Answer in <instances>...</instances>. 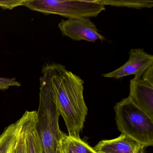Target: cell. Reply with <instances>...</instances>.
Masks as SVG:
<instances>
[{
	"label": "cell",
	"instance_id": "1",
	"mask_svg": "<svg viewBox=\"0 0 153 153\" xmlns=\"http://www.w3.org/2000/svg\"><path fill=\"white\" fill-rule=\"evenodd\" d=\"M42 72L65 122L68 135L80 137L88 111L83 94L84 81L59 63L47 64Z\"/></svg>",
	"mask_w": 153,
	"mask_h": 153
},
{
	"label": "cell",
	"instance_id": "2",
	"mask_svg": "<svg viewBox=\"0 0 153 153\" xmlns=\"http://www.w3.org/2000/svg\"><path fill=\"white\" fill-rule=\"evenodd\" d=\"M39 104L36 111V128L42 153H56L62 132L59 125L60 114L45 78H40Z\"/></svg>",
	"mask_w": 153,
	"mask_h": 153
},
{
	"label": "cell",
	"instance_id": "3",
	"mask_svg": "<svg viewBox=\"0 0 153 153\" xmlns=\"http://www.w3.org/2000/svg\"><path fill=\"white\" fill-rule=\"evenodd\" d=\"M117 128L143 145H153V119L140 109L128 97L116 103L114 107Z\"/></svg>",
	"mask_w": 153,
	"mask_h": 153
},
{
	"label": "cell",
	"instance_id": "4",
	"mask_svg": "<svg viewBox=\"0 0 153 153\" xmlns=\"http://www.w3.org/2000/svg\"><path fill=\"white\" fill-rule=\"evenodd\" d=\"M25 6L34 11L59 15L68 19L96 17L105 10L99 0H28Z\"/></svg>",
	"mask_w": 153,
	"mask_h": 153
},
{
	"label": "cell",
	"instance_id": "5",
	"mask_svg": "<svg viewBox=\"0 0 153 153\" xmlns=\"http://www.w3.org/2000/svg\"><path fill=\"white\" fill-rule=\"evenodd\" d=\"M58 26L63 36L73 41L84 40L95 42L98 40L103 42L105 40L104 36L99 33L96 25L88 18L62 20Z\"/></svg>",
	"mask_w": 153,
	"mask_h": 153
},
{
	"label": "cell",
	"instance_id": "6",
	"mask_svg": "<svg viewBox=\"0 0 153 153\" xmlns=\"http://www.w3.org/2000/svg\"><path fill=\"white\" fill-rule=\"evenodd\" d=\"M128 61L117 69L102 74L103 77L118 79L123 77L134 75V78L140 79L142 74L153 65V56L142 48L132 49L129 52Z\"/></svg>",
	"mask_w": 153,
	"mask_h": 153
},
{
	"label": "cell",
	"instance_id": "7",
	"mask_svg": "<svg viewBox=\"0 0 153 153\" xmlns=\"http://www.w3.org/2000/svg\"><path fill=\"white\" fill-rule=\"evenodd\" d=\"M128 97L150 118L153 119V85L141 78L130 81Z\"/></svg>",
	"mask_w": 153,
	"mask_h": 153
},
{
	"label": "cell",
	"instance_id": "8",
	"mask_svg": "<svg viewBox=\"0 0 153 153\" xmlns=\"http://www.w3.org/2000/svg\"><path fill=\"white\" fill-rule=\"evenodd\" d=\"M145 148L131 138L121 134L115 138L99 141L94 149L97 153H145Z\"/></svg>",
	"mask_w": 153,
	"mask_h": 153
},
{
	"label": "cell",
	"instance_id": "9",
	"mask_svg": "<svg viewBox=\"0 0 153 153\" xmlns=\"http://www.w3.org/2000/svg\"><path fill=\"white\" fill-rule=\"evenodd\" d=\"M23 116L25 131L27 153H42L41 145L36 128V111H26Z\"/></svg>",
	"mask_w": 153,
	"mask_h": 153
},
{
	"label": "cell",
	"instance_id": "10",
	"mask_svg": "<svg viewBox=\"0 0 153 153\" xmlns=\"http://www.w3.org/2000/svg\"><path fill=\"white\" fill-rule=\"evenodd\" d=\"M23 117L5 128L0 135V153H12L17 143Z\"/></svg>",
	"mask_w": 153,
	"mask_h": 153
},
{
	"label": "cell",
	"instance_id": "11",
	"mask_svg": "<svg viewBox=\"0 0 153 153\" xmlns=\"http://www.w3.org/2000/svg\"><path fill=\"white\" fill-rule=\"evenodd\" d=\"M60 142L65 153H97L80 137H72L64 132Z\"/></svg>",
	"mask_w": 153,
	"mask_h": 153
},
{
	"label": "cell",
	"instance_id": "12",
	"mask_svg": "<svg viewBox=\"0 0 153 153\" xmlns=\"http://www.w3.org/2000/svg\"><path fill=\"white\" fill-rule=\"evenodd\" d=\"M99 1L105 7H124L137 10L152 8L153 7L152 0H99Z\"/></svg>",
	"mask_w": 153,
	"mask_h": 153
},
{
	"label": "cell",
	"instance_id": "13",
	"mask_svg": "<svg viewBox=\"0 0 153 153\" xmlns=\"http://www.w3.org/2000/svg\"><path fill=\"white\" fill-rule=\"evenodd\" d=\"M12 153H27L25 131V127L24 125V117H23V124L20 130L18 140Z\"/></svg>",
	"mask_w": 153,
	"mask_h": 153
},
{
	"label": "cell",
	"instance_id": "14",
	"mask_svg": "<svg viewBox=\"0 0 153 153\" xmlns=\"http://www.w3.org/2000/svg\"><path fill=\"white\" fill-rule=\"evenodd\" d=\"M28 0L0 1V8L4 9L11 10L20 6H25Z\"/></svg>",
	"mask_w": 153,
	"mask_h": 153
},
{
	"label": "cell",
	"instance_id": "15",
	"mask_svg": "<svg viewBox=\"0 0 153 153\" xmlns=\"http://www.w3.org/2000/svg\"><path fill=\"white\" fill-rule=\"evenodd\" d=\"M20 82L17 81L15 78L0 77V90H6L10 87H19Z\"/></svg>",
	"mask_w": 153,
	"mask_h": 153
},
{
	"label": "cell",
	"instance_id": "16",
	"mask_svg": "<svg viewBox=\"0 0 153 153\" xmlns=\"http://www.w3.org/2000/svg\"><path fill=\"white\" fill-rule=\"evenodd\" d=\"M140 78L153 85V65L146 70Z\"/></svg>",
	"mask_w": 153,
	"mask_h": 153
},
{
	"label": "cell",
	"instance_id": "17",
	"mask_svg": "<svg viewBox=\"0 0 153 153\" xmlns=\"http://www.w3.org/2000/svg\"><path fill=\"white\" fill-rule=\"evenodd\" d=\"M56 153H65L63 151V149L60 144V142L59 143L58 145V147H57V150H56Z\"/></svg>",
	"mask_w": 153,
	"mask_h": 153
}]
</instances>
